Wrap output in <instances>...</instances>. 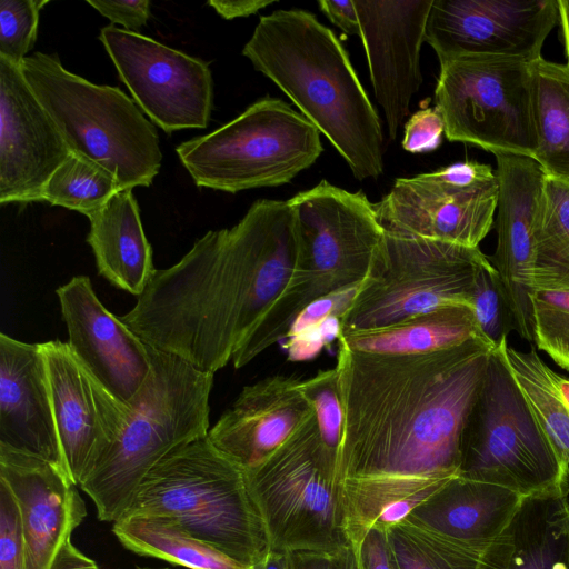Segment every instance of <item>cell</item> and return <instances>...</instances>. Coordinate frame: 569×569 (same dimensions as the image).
<instances>
[{
    "label": "cell",
    "mask_w": 569,
    "mask_h": 569,
    "mask_svg": "<svg viewBox=\"0 0 569 569\" xmlns=\"http://www.w3.org/2000/svg\"><path fill=\"white\" fill-rule=\"evenodd\" d=\"M493 349L483 338L410 356L338 345L336 485L350 542L397 525L460 476L463 430Z\"/></svg>",
    "instance_id": "cell-1"
},
{
    "label": "cell",
    "mask_w": 569,
    "mask_h": 569,
    "mask_svg": "<svg viewBox=\"0 0 569 569\" xmlns=\"http://www.w3.org/2000/svg\"><path fill=\"white\" fill-rule=\"evenodd\" d=\"M297 258L288 201L257 200L236 226L208 231L179 262L156 270L120 319L148 346L214 373L283 292Z\"/></svg>",
    "instance_id": "cell-2"
},
{
    "label": "cell",
    "mask_w": 569,
    "mask_h": 569,
    "mask_svg": "<svg viewBox=\"0 0 569 569\" xmlns=\"http://www.w3.org/2000/svg\"><path fill=\"white\" fill-rule=\"evenodd\" d=\"M242 54L327 137L356 179L382 173L378 113L346 49L316 16L281 9L260 17Z\"/></svg>",
    "instance_id": "cell-3"
},
{
    "label": "cell",
    "mask_w": 569,
    "mask_h": 569,
    "mask_svg": "<svg viewBox=\"0 0 569 569\" xmlns=\"http://www.w3.org/2000/svg\"><path fill=\"white\" fill-rule=\"evenodd\" d=\"M295 216L298 258L279 298L232 357L239 369L284 339L302 310L367 277L383 228L362 192L321 180L287 200Z\"/></svg>",
    "instance_id": "cell-4"
},
{
    "label": "cell",
    "mask_w": 569,
    "mask_h": 569,
    "mask_svg": "<svg viewBox=\"0 0 569 569\" xmlns=\"http://www.w3.org/2000/svg\"><path fill=\"white\" fill-rule=\"evenodd\" d=\"M152 369L129 403L123 427L79 483L101 521L131 507L149 471L176 448L209 432L213 372L149 346Z\"/></svg>",
    "instance_id": "cell-5"
},
{
    "label": "cell",
    "mask_w": 569,
    "mask_h": 569,
    "mask_svg": "<svg viewBox=\"0 0 569 569\" xmlns=\"http://www.w3.org/2000/svg\"><path fill=\"white\" fill-rule=\"evenodd\" d=\"M126 516L167 520L250 567L270 551L244 470L221 453L208 436L176 448L160 460L141 482Z\"/></svg>",
    "instance_id": "cell-6"
},
{
    "label": "cell",
    "mask_w": 569,
    "mask_h": 569,
    "mask_svg": "<svg viewBox=\"0 0 569 569\" xmlns=\"http://www.w3.org/2000/svg\"><path fill=\"white\" fill-rule=\"evenodd\" d=\"M20 69L71 153L112 172L122 190L152 183L162 160L159 137L127 94L72 73L57 54L38 51Z\"/></svg>",
    "instance_id": "cell-7"
},
{
    "label": "cell",
    "mask_w": 569,
    "mask_h": 569,
    "mask_svg": "<svg viewBox=\"0 0 569 569\" xmlns=\"http://www.w3.org/2000/svg\"><path fill=\"white\" fill-rule=\"evenodd\" d=\"M176 151L199 188L237 193L290 182L317 161L323 147L309 120L283 100L267 97Z\"/></svg>",
    "instance_id": "cell-8"
},
{
    "label": "cell",
    "mask_w": 569,
    "mask_h": 569,
    "mask_svg": "<svg viewBox=\"0 0 569 569\" xmlns=\"http://www.w3.org/2000/svg\"><path fill=\"white\" fill-rule=\"evenodd\" d=\"M486 259L479 247L385 231L366 279L339 318L338 336L389 327L447 306L472 309L475 274Z\"/></svg>",
    "instance_id": "cell-9"
},
{
    "label": "cell",
    "mask_w": 569,
    "mask_h": 569,
    "mask_svg": "<svg viewBox=\"0 0 569 569\" xmlns=\"http://www.w3.org/2000/svg\"><path fill=\"white\" fill-rule=\"evenodd\" d=\"M460 476L523 497L569 492L567 471L499 348L489 357L463 430Z\"/></svg>",
    "instance_id": "cell-10"
},
{
    "label": "cell",
    "mask_w": 569,
    "mask_h": 569,
    "mask_svg": "<svg viewBox=\"0 0 569 569\" xmlns=\"http://www.w3.org/2000/svg\"><path fill=\"white\" fill-rule=\"evenodd\" d=\"M337 459L323 447L316 416L257 467L244 471L270 550L338 552L346 536Z\"/></svg>",
    "instance_id": "cell-11"
},
{
    "label": "cell",
    "mask_w": 569,
    "mask_h": 569,
    "mask_svg": "<svg viewBox=\"0 0 569 569\" xmlns=\"http://www.w3.org/2000/svg\"><path fill=\"white\" fill-rule=\"evenodd\" d=\"M435 101L448 140L477 146L493 156L533 158L532 61L469 56L440 63Z\"/></svg>",
    "instance_id": "cell-12"
},
{
    "label": "cell",
    "mask_w": 569,
    "mask_h": 569,
    "mask_svg": "<svg viewBox=\"0 0 569 569\" xmlns=\"http://www.w3.org/2000/svg\"><path fill=\"white\" fill-rule=\"evenodd\" d=\"M498 179L473 160L398 178L373 208L385 231L478 248L492 228Z\"/></svg>",
    "instance_id": "cell-13"
},
{
    "label": "cell",
    "mask_w": 569,
    "mask_h": 569,
    "mask_svg": "<svg viewBox=\"0 0 569 569\" xmlns=\"http://www.w3.org/2000/svg\"><path fill=\"white\" fill-rule=\"evenodd\" d=\"M99 40L136 103L164 132L208 126L213 81L207 62L112 24Z\"/></svg>",
    "instance_id": "cell-14"
},
{
    "label": "cell",
    "mask_w": 569,
    "mask_h": 569,
    "mask_svg": "<svg viewBox=\"0 0 569 569\" xmlns=\"http://www.w3.org/2000/svg\"><path fill=\"white\" fill-rule=\"evenodd\" d=\"M558 17L557 0H432L425 41L440 63L469 56L535 61Z\"/></svg>",
    "instance_id": "cell-15"
},
{
    "label": "cell",
    "mask_w": 569,
    "mask_h": 569,
    "mask_svg": "<svg viewBox=\"0 0 569 569\" xmlns=\"http://www.w3.org/2000/svg\"><path fill=\"white\" fill-rule=\"evenodd\" d=\"M70 154L20 67L0 58V204L42 201Z\"/></svg>",
    "instance_id": "cell-16"
},
{
    "label": "cell",
    "mask_w": 569,
    "mask_h": 569,
    "mask_svg": "<svg viewBox=\"0 0 569 569\" xmlns=\"http://www.w3.org/2000/svg\"><path fill=\"white\" fill-rule=\"evenodd\" d=\"M377 101L391 140L423 81L420 51L432 0H353Z\"/></svg>",
    "instance_id": "cell-17"
},
{
    "label": "cell",
    "mask_w": 569,
    "mask_h": 569,
    "mask_svg": "<svg viewBox=\"0 0 569 569\" xmlns=\"http://www.w3.org/2000/svg\"><path fill=\"white\" fill-rule=\"evenodd\" d=\"M64 467L79 486L113 442L129 412L72 353L68 342H42Z\"/></svg>",
    "instance_id": "cell-18"
},
{
    "label": "cell",
    "mask_w": 569,
    "mask_h": 569,
    "mask_svg": "<svg viewBox=\"0 0 569 569\" xmlns=\"http://www.w3.org/2000/svg\"><path fill=\"white\" fill-rule=\"evenodd\" d=\"M72 353L118 401L129 406L152 369L149 346L97 297L87 276L56 290Z\"/></svg>",
    "instance_id": "cell-19"
},
{
    "label": "cell",
    "mask_w": 569,
    "mask_h": 569,
    "mask_svg": "<svg viewBox=\"0 0 569 569\" xmlns=\"http://www.w3.org/2000/svg\"><path fill=\"white\" fill-rule=\"evenodd\" d=\"M498 201L495 252L489 258L501 281L516 331L533 343V233L543 194L546 172L530 157L495 154Z\"/></svg>",
    "instance_id": "cell-20"
},
{
    "label": "cell",
    "mask_w": 569,
    "mask_h": 569,
    "mask_svg": "<svg viewBox=\"0 0 569 569\" xmlns=\"http://www.w3.org/2000/svg\"><path fill=\"white\" fill-rule=\"evenodd\" d=\"M0 479L20 508L26 569H51L87 516L77 485L52 462L1 446Z\"/></svg>",
    "instance_id": "cell-21"
},
{
    "label": "cell",
    "mask_w": 569,
    "mask_h": 569,
    "mask_svg": "<svg viewBox=\"0 0 569 569\" xmlns=\"http://www.w3.org/2000/svg\"><path fill=\"white\" fill-rule=\"evenodd\" d=\"M313 413L302 380L274 375L243 387L209 430L208 439L247 471L267 459Z\"/></svg>",
    "instance_id": "cell-22"
},
{
    "label": "cell",
    "mask_w": 569,
    "mask_h": 569,
    "mask_svg": "<svg viewBox=\"0 0 569 569\" xmlns=\"http://www.w3.org/2000/svg\"><path fill=\"white\" fill-rule=\"evenodd\" d=\"M0 446L40 457L66 470L42 345L22 342L3 332Z\"/></svg>",
    "instance_id": "cell-23"
},
{
    "label": "cell",
    "mask_w": 569,
    "mask_h": 569,
    "mask_svg": "<svg viewBox=\"0 0 569 569\" xmlns=\"http://www.w3.org/2000/svg\"><path fill=\"white\" fill-rule=\"evenodd\" d=\"M523 498L502 486L458 476L408 517L449 538L488 546L508 527Z\"/></svg>",
    "instance_id": "cell-24"
},
{
    "label": "cell",
    "mask_w": 569,
    "mask_h": 569,
    "mask_svg": "<svg viewBox=\"0 0 569 569\" xmlns=\"http://www.w3.org/2000/svg\"><path fill=\"white\" fill-rule=\"evenodd\" d=\"M481 569H569V492L525 497Z\"/></svg>",
    "instance_id": "cell-25"
},
{
    "label": "cell",
    "mask_w": 569,
    "mask_h": 569,
    "mask_svg": "<svg viewBox=\"0 0 569 569\" xmlns=\"http://www.w3.org/2000/svg\"><path fill=\"white\" fill-rule=\"evenodd\" d=\"M88 219L87 242L99 274L114 287L139 297L157 269L132 190L118 192Z\"/></svg>",
    "instance_id": "cell-26"
},
{
    "label": "cell",
    "mask_w": 569,
    "mask_h": 569,
    "mask_svg": "<svg viewBox=\"0 0 569 569\" xmlns=\"http://www.w3.org/2000/svg\"><path fill=\"white\" fill-rule=\"evenodd\" d=\"M337 338L338 345L353 351L391 356L430 353L486 339L467 306H447L389 327Z\"/></svg>",
    "instance_id": "cell-27"
},
{
    "label": "cell",
    "mask_w": 569,
    "mask_h": 569,
    "mask_svg": "<svg viewBox=\"0 0 569 569\" xmlns=\"http://www.w3.org/2000/svg\"><path fill=\"white\" fill-rule=\"evenodd\" d=\"M537 149L547 176L569 183V66L532 61Z\"/></svg>",
    "instance_id": "cell-28"
},
{
    "label": "cell",
    "mask_w": 569,
    "mask_h": 569,
    "mask_svg": "<svg viewBox=\"0 0 569 569\" xmlns=\"http://www.w3.org/2000/svg\"><path fill=\"white\" fill-rule=\"evenodd\" d=\"M112 532L136 555L188 569H252L160 518L126 516L113 522Z\"/></svg>",
    "instance_id": "cell-29"
},
{
    "label": "cell",
    "mask_w": 569,
    "mask_h": 569,
    "mask_svg": "<svg viewBox=\"0 0 569 569\" xmlns=\"http://www.w3.org/2000/svg\"><path fill=\"white\" fill-rule=\"evenodd\" d=\"M498 348L563 465L569 482V407L559 389V375L541 359L533 347L529 351H520L507 341Z\"/></svg>",
    "instance_id": "cell-30"
},
{
    "label": "cell",
    "mask_w": 569,
    "mask_h": 569,
    "mask_svg": "<svg viewBox=\"0 0 569 569\" xmlns=\"http://www.w3.org/2000/svg\"><path fill=\"white\" fill-rule=\"evenodd\" d=\"M569 291V183L546 177L533 233L532 291Z\"/></svg>",
    "instance_id": "cell-31"
},
{
    "label": "cell",
    "mask_w": 569,
    "mask_h": 569,
    "mask_svg": "<svg viewBox=\"0 0 569 569\" xmlns=\"http://www.w3.org/2000/svg\"><path fill=\"white\" fill-rule=\"evenodd\" d=\"M386 531L399 569H481L489 547L449 538L409 517Z\"/></svg>",
    "instance_id": "cell-32"
},
{
    "label": "cell",
    "mask_w": 569,
    "mask_h": 569,
    "mask_svg": "<svg viewBox=\"0 0 569 569\" xmlns=\"http://www.w3.org/2000/svg\"><path fill=\"white\" fill-rule=\"evenodd\" d=\"M120 191L121 186L112 172L71 153L49 179L43 200L89 217Z\"/></svg>",
    "instance_id": "cell-33"
},
{
    "label": "cell",
    "mask_w": 569,
    "mask_h": 569,
    "mask_svg": "<svg viewBox=\"0 0 569 569\" xmlns=\"http://www.w3.org/2000/svg\"><path fill=\"white\" fill-rule=\"evenodd\" d=\"M533 343L569 371V291L539 289L530 293Z\"/></svg>",
    "instance_id": "cell-34"
},
{
    "label": "cell",
    "mask_w": 569,
    "mask_h": 569,
    "mask_svg": "<svg viewBox=\"0 0 569 569\" xmlns=\"http://www.w3.org/2000/svg\"><path fill=\"white\" fill-rule=\"evenodd\" d=\"M471 305L483 337L495 348L507 342L510 332L516 330L515 320L499 276L488 257L477 268Z\"/></svg>",
    "instance_id": "cell-35"
},
{
    "label": "cell",
    "mask_w": 569,
    "mask_h": 569,
    "mask_svg": "<svg viewBox=\"0 0 569 569\" xmlns=\"http://www.w3.org/2000/svg\"><path fill=\"white\" fill-rule=\"evenodd\" d=\"M48 0L0 1V58L21 66L33 48L40 10Z\"/></svg>",
    "instance_id": "cell-36"
},
{
    "label": "cell",
    "mask_w": 569,
    "mask_h": 569,
    "mask_svg": "<svg viewBox=\"0 0 569 569\" xmlns=\"http://www.w3.org/2000/svg\"><path fill=\"white\" fill-rule=\"evenodd\" d=\"M302 390L313 408L326 450L337 459L342 423V405L336 368L302 380Z\"/></svg>",
    "instance_id": "cell-37"
},
{
    "label": "cell",
    "mask_w": 569,
    "mask_h": 569,
    "mask_svg": "<svg viewBox=\"0 0 569 569\" xmlns=\"http://www.w3.org/2000/svg\"><path fill=\"white\" fill-rule=\"evenodd\" d=\"M0 569H26V546L18 501L0 479Z\"/></svg>",
    "instance_id": "cell-38"
},
{
    "label": "cell",
    "mask_w": 569,
    "mask_h": 569,
    "mask_svg": "<svg viewBox=\"0 0 569 569\" xmlns=\"http://www.w3.org/2000/svg\"><path fill=\"white\" fill-rule=\"evenodd\" d=\"M445 121L437 107L415 112L405 123L402 148L411 153L435 151L442 142Z\"/></svg>",
    "instance_id": "cell-39"
},
{
    "label": "cell",
    "mask_w": 569,
    "mask_h": 569,
    "mask_svg": "<svg viewBox=\"0 0 569 569\" xmlns=\"http://www.w3.org/2000/svg\"><path fill=\"white\" fill-rule=\"evenodd\" d=\"M358 287L330 295L309 305L296 318L286 339L289 341L298 339L330 319H339L349 308Z\"/></svg>",
    "instance_id": "cell-40"
},
{
    "label": "cell",
    "mask_w": 569,
    "mask_h": 569,
    "mask_svg": "<svg viewBox=\"0 0 569 569\" xmlns=\"http://www.w3.org/2000/svg\"><path fill=\"white\" fill-rule=\"evenodd\" d=\"M87 3L101 16L110 20L112 24H120L123 30L139 33L150 19L149 0L129 1H101L87 0Z\"/></svg>",
    "instance_id": "cell-41"
},
{
    "label": "cell",
    "mask_w": 569,
    "mask_h": 569,
    "mask_svg": "<svg viewBox=\"0 0 569 569\" xmlns=\"http://www.w3.org/2000/svg\"><path fill=\"white\" fill-rule=\"evenodd\" d=\"M360 553L366 569H399L390 550L387 531L373 527L360 543Z\"/></svg>",
    "instance_id": "cell-42"
},
{
    "label": "cell",
    "mask_w": 569,
    "mask_h": 569,
    "mask_svg": "<svg viewBox=\"0 0 569 569\" xmlns=\"http://www.w3.org/2000/svg\"><path fill=\"white\" fill-rule=\"evenodd\" d=\"M320 10L345 33L360 37V23L353 0L318 1Z\"/></svg>",
    "instance_id": "cell-43"
},
{
    "label": "cell",
    "mask_w": 569,
    "mask_h": 569,
    "mask_svg": "<svg viewBox=\"0 0 569 569\" xmlns=\"http://www.w3.org/2000/svg\"><path fill=\"white\" fill-rule=\"evenodd\" d=\"M273 0H210L216 12L226 20L249 17L274 3Z\"/></svg>",
    "instance_id": "cell-44"
},
{
    "label": "cell",
    "mask_w": 569,
    "mask_h": 569,
    "mask_svg": "<svg viewBox=\"0 0 569 569\" xmlns=\"http://www.w3.org/2000/svg\"><path fill=\"white\" fill-rule=\"evenodd\" d=\"M333 557L315 550L287 551L288 569H333Z\"/></svg>",
    "instance_id": "cell-45"
},
{
    "label": "cell",
    "mask_w": 569,
    "mask_h": 569,
    "mask_svg": "<svg viewBox=\"0 0 569 569\" xmlns=\"http://www.w3.org/2000/svg\"><path fill=\"white\" fill-rule=\"evenodd\" d=\"M51 569H99L98 565L68 540Z\"/></svg>",
    "instance_id": "cell-46"
},
{
    "label": "cell",
    "mask_w": 569,
    "mask_h": 569,
    "mask_svg": "<svg viewBox=\"0 0 569 569\" xmlns=\"http://www.w3.org/2000/svg\"><path fill=\"white\" fill-rule=\"evenodd\" d=\"M333 569H366L361 559L360 543L348 541L333 557Z\"/></svg>",
    "instance_id": "cell-47"
},
{
    "label": "cell",
    "mask_w": 569,
    "mask_h": 569,
    "mask_svg": "<svg viewBox=\"0 0 569 569\" xmlns=\"http://www.w3.org/2000/svg\"><path fill=\"white\" fill-rule=\"evenodd\" d=\"M557 1L559 11L558 22L561 30L566 63L569 66V0Z\"/></svg>",
    "instance_id": "cell-48"
},
{
    "label": "cell",
    "mask_w": 569,
    "mask_h": 569,
    "mask_svg": "<svg viewBox=\"0 0 569 569\" xmlns=\"http://www.w3.org/2000/svg\"><path fill=\"white\" fill-rule=\"evenodd\" d=\"M252 569H288L287 552L270 550Z\"/></svg>",
    "instance_id": "cell-49"
},
{
    "label": "cell",
    "mask_w": 569,
    "mask_h": 569,
    "mask_svg": "<svg viewBox=\"0 0 569 569\" xmlns=\"http://www.w3.org/2000/svg\"><path fill=\"white\" fill-rule=\"evenodd\" d=\"M559 389L562 396L563 401L569 407V378L559 375L558 378Z\"/></svg>",
    "instance_id": "cell-50"
},
{
    "label": "cell",
    "mask_w": 569,
    "mask_h": 569,
    "mask_svg": "<svg viewBox=\"0 0 569 569\" xmlns=\"http://www.w3.org/2000/svg\"><path fill=\"white\" fill-rule=\"evenodd\" d=\"M137 569H154V568H137ZM159 569H168V568H159Z\"/></svg>",
    "instance_id": "cell-51"
}]
</instances>
